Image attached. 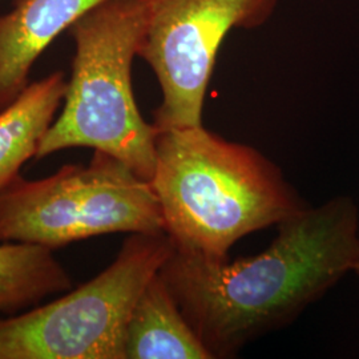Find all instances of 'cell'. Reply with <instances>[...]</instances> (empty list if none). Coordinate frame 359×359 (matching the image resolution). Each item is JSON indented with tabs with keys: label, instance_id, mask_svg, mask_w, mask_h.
I'll use <instances>...</instances> for the list:
<instances>
[{
	"label": "cell",
	"instance_id": "cell-3",
	"mask_svg": "<svg viewBox=\"0 0 359 359\" xmlns=\"http://www.w3.org/2000/svg\"><path fill=\"white\" fill-rule=\"evenodd\" d=\"M145 16V0H108L68 29L75 55L63 111L35 158L86 147L114 156L151 181L158 130L142 118L132 88V63L139 56Z\"/></svg>",
	"mask_w": 359,
	"mask_h": 359
},
{
	"label": "cell",
	"instance_id": "cell-1",
	"mask_svg": "<svg viewBox=\"0 0 359 359\" xmlns=\"http://www.w3.org/2000/svg\"><path fill=\"white\" fill-rule=\"evenodd\" d=\"M277 226L257 256L229 261L173 246L158 271L213 358L290 323L354 268L358 210L350 197L305 206Z\"/></svg>",
	"mask_w": 359,
	"mask_h": 359
},
{
	"label": "cell",
	"instance_id": "cell-6",
	"mask_svg": "<svg viewBox=\"0 0 359 359\" xmlns=\"http://www.w3.org/2000/svg\"><path fill=\"white\" fill-rule=\"evenodd\" d=\"M139 56L158 80L157 130L203 126L206 88L218 50L234 28L268 22L278 0H145Z\"/></svg>",
	"mask_w": 359,
	"mask_h": 359
},
{
	"label": "cell",
	"instance_id": "cell-4",
	"mask_svg": "<svg viewBox=\"0 0 359 359\" xmlns=\"http://www.w3.org/2000/svg\"><path fill=\"white\" fill-rule=\"evenodd\" d=\"M163 231L151 182L99 151L88 165H65L41 180L19 176L0 191V243L55 250L109 233Z\"/></svg>",
	"mask_w": 359,
	"mask_h": 359
},
{
	"label": "cell",
	"instance_id": "cell-2",
	"mask_svg": "<svg viewBox=\"0 0 359 359\" xmlns=\"http://www.w3.org/2000/svg\"><path fill=\"white\" fill-rule=\"evenodd\" d=\"M149 182L175 249L201 256L228 257L246 234L305 208L264 154L203 126L158 130Z\"/></svg>",
	"mask_w": 359,
	"mask_h": 359
},
{
	"label": "cell",
	"instance_id": "cell-7",
	"mask_svg": "<svg viewBox=\"0 0 359 359\" xmlns=\"http://www.w3.org/2000/svg\"><path fill=\"white\" fill-rule=\"evenodd\" d=\"M108 0H19L0 15V111L28 86L39 56L63 31Z\"/></svg>",
	"mask_w": 359,
	"mask_h": 359
},
{
	"label": "cell",
	"instance_id": "cell-9",
	"mask_svg": "<svg viewBox=\"0 0 359 359\" xmlns=\"http://www.w3.org/2000/svg\"><path fill=\"white\" fill-rule=\"evenodd\" d=\"M67 81L60 71L50 74L28 84L0 111V191L20 176L27 160L36 156L65 100Z\"/></svg>",
	"mask_w": 359,
	"mask_h": 359
},
{
	"label": "cell",
	"instance_id": "cell-11",
	"mask_svg": "<svg viewBox=\"0 0 359 359\" xmlns=\"http://www.w3.org/2000/svg\"><path fill=\"white\" fill-rule=\"evenodd\" d=\"M353 271H355V273H357V274L359 276V256L358 258H357V261H355V264H354Z\"/></svg>",
	"mask_w": 359,
	"mask_h": 359
},
{
	"label": "cell",
	"instance_id": "cell-5",
	"mask_svg": "<svg viewBox=\"0 0 359 359\" xmlns=\"http://www.w3.org/2000/svg\"><path fill=\"white\" fill-rule=\"evenodd\" d=\"M172 252L165 231L133 233L88 283L48 304L0 316V359H126L130 313Z\"/></svg>",
	"mask_w": 359,
	"mask_h": 359
},
{
	"label": "cell",
	"instance_id": "cell-10",
	"mask_svg": "<svg viewBox=\"0 0 359 359\" xmlns=\"http://www.w3.org/2000/svg\"><path fill=\"white\" fill-rule=\"evenodd\" d=\"M72 289L53 250L40 245H0V316H13Z\"/></svg>",
	"mask_w": 359,
	"mask_h": 359
},
{
	"label": "cell",
	"instance_id": "cell-8",
	"mask_svg": "<svg viewBox=\"0 0 359 359\" xmlns=\"http://www.w3.org/2000/svg\"><path fill=\"white\" fill-rule=\"evenodd\" d=\"M126 359H212L184 317L167 283L157 273L130 313Z\"/></svg>",
	"mask_w": 359,
	"mask_h": 359
}]
</instances>
